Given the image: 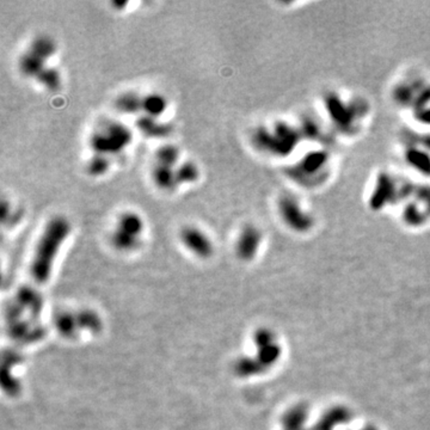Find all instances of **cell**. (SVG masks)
<instances>
[{
  "label": "cell",
  "mask_w": 430,
  "mask_h": 430,
  "mask_svg": "<svg viewBox=\"0 0 430 430\" xmlns=\"http://www.w3.org/2000/svg\"><path fill=\"white\" fill-rule=\"evenodd\" d=\"M70 233L71 223L65 216H54L48 221L37 243L30 268V273L36 282L43 283L49 278L55 256Z\"/></svg>",
  "instance_id": "obj_1"
},
{
  "label": "cell",
  "mask_w": 430,
  "mask_h": 430,
  "mask_svg": "<svg viewBox=\"0 0 430 430\" xmlns=\"http://www.w3.org/2000/svg\"><path fill=\"white\" fill-rule=\"evenodd\" d=\"M252 142L258 150L275 157L290 154L297 144V130L290 123L275 122L273 128L257 127L252 133Z\"/></svg>",
  "instance_id": "obj_2"
},
{
  "label": "cell",
  "mask_w": 430,
  "mask_h": 430,
  "mask_svg": "<svg viewBox=\"0 0 430 430\" xmlns=\"http://www.w3.org/2000/svg\"><path fill=\"white\" fill-rule=\"evenodd\" d=\"M133 133L121 122H108L90 136V147L95 154H119L132 142Z\"/></svg>",
  "instance_id": "obj_3"
},
{
  "label": "cell",
  "mask_w": 430,
  "mask_h": 430,
  "mask_svg": "<svg viewBox=\"0 0 430 430\" xmlns=\"http://www.w3.org/2000/svg\"><path fill=\"white\" fill-rule=\"evenodd\" d=\"M278 213L285 225L295 232H306L313 226V218L298 198L284 195L278 199Z\"/></svg>",
  "instance_id": "obj_4"
},
{
  "label": "cell",
  "mask_w": 430,
  "mask_h": 430,
  "mask_svg": "<svg viewBox=\"0 0 430 430\" xmlns=\"http://www.w3.org/2000/svg\"><path fill=\"white\" fill-rule=\"evenodd\" d=\"M181 242L196 256L207 258L213 253L212 240L204 231L195 226H185L180 233Z\"/></svg>",
  "instance_id": "obj_5"
},
{
  "label": "cell",
  "mask_w": 430,
  "mask_h": 430,
  "mask_svg": "<svg viewBox=\"0 0 430 430\" xmlns=\"http://www.w3.org/2000/svg\"><path fill=\"white\" fill-rule=\"evenodd\" d=\"M262 231L253 223H246L240 231L236 244V251L239 258L250 261L257 253L258 247L262 243Z\"/></svg>",
  "instance_id": "obj_6"
},
{
  "label": "cell",
  "mask_w": 430,
  "mask_h": 430,
  "mask_svg": "<svg viewBox=\"0 0 430 430\" xmlns=\"http://www.w3.org/2000/svg\"><path fill=\"white\" fill-rule=\"evenodd\" d=\"M136 128L144 135L153 139H164L174 132V126L167 122H161L159 119L142 115L136 120Z\"/></svg>",
  "instance_id": "obj_7"
},
{
  "label": "cell",
  "mask_w": 430,
  "mask_h": 430,
  "mask_svg": "<svg viewBox=\"0 0 430 430\" xmlns=\"http://www.w3.org/2000/svg\"><path fill=\"white\" fill-rule=\"evenodd\" d=\"M144 220L140 214L136 212H123L118 219V226L116 228L120 231L127 233V235L135 237L140 239L141 233L144 231Z\"/></svg>",
  "instance_id": "obj_8"
},
{
  "label": "cell",
  "mask_w": 430,
  "mask_h": 430,
  "mask_svg": "<svg viewBox=\"0 0 430 430\" xmlns=\"http://www.w3.org/2000/svg\"><path fill=\"white\" fill-rule=\"evenodd\" d=\"M142 99L144 96L136 94V92H123L116 97L113 106L120 112L134 115V113L142 112Z\"/></svg>",
  "instance_id": "obj_9"
},
{
  "label": "cell",
  "mask_w": 430,
  "mask_h": 430,
  "mask_svg": "<svg viewBox=\"0 0 430 430\" xmlns=\"http://www.w3.org/2000/svg\"><path fill=\"white\" fill-rule=\"evenodd\" d=\"M46 60L40 58L39 55L34 54L33 51L27 49L22 56L19 58V71L23 75L27 78H37L41 72L46 68Z\"/></svg>",
  "instance_id": "obj_10"
},
{
  "label": "cell",
  "mask_w": 430,
  "mask_h": 430,
  "mask_svg": "<svg viewBox=\"0 0 430 430\" xmlns=\"http://www.w3.org/2000/svg\"><path fill=\"white\" fill-rule=\"evenodd\" d=\"M152 178L154 184L161 189V190L172 191L178 187L175 168L172 167L164 166V165L156 163L152 170Z\"/></svg>",
  "instance_id": "obj_11"
},
{
  "label": "cell",
  "mask_w": 430,
  "mask_h": 430,
  "mask_svg": "<svg viewBox=\"0 0 430 430\" xmlns=\"http://www.w3.org/2000/svg\"><path fill=\"white\" fill-rule=\"evenodd\" d=\"M167 109V99L163 95L157 94H149L144 96L142 99V112L144 115L151 116V118L159 119L160 115L166 111Z\"/></svg>",
  "instance_id": "obj_12"
},
{
  "label": "cell",
  "mask_w": 430,
  "mask_h": 430,
  "mask_svg": "<svg viewBox=\"0 0 430 430\" xmlns=\"http://www.w3.org/2000/svg\"><path fill=\"white\" fill-rule=\"evenodd\" d=\"M29 50L34 54L39 55L43 60L48 61L56 53V43L51 37L47 35L36 36L29 46Z\"/></svg>",
  "instance_id": "obj_13"
},
{
  "label": "cell",
  "mask_w": 430,
  "mask_h": 430,
  "mask_svg": "<svg viewBox=\"0 0 430 430\" xmlns=\"http://www.w3.org/2000/svg\"><path fill=\"white\" fill-rule=\"evenodd\" d=\"M181 152L180 149L176 145H163L156 151V161L157 164L164 165L175 168L177 166L178 161H180Z\"/></svg>",
  "instance_id": "obj_14"
},
{
  "label": "cell",
  "mask_w": 430,
  "mask_h": 430,
  "mask_svg": "<svg viewBox=\"0 0 430 430\" xmlns=\"http://www.w3.org/2000/svg\"><path fill=\"white\" fill-rule=\"evenodd\" d=\"M176 174V181L180 184H191L195 183L199 178L198 166L194 161H184L175 168Z\"/></svg>",
  "instance_id": "obj_15"
},
{
  "label": "cell",
  "mask_w": 430,
  "mask_h": 430,
  "mask_svg": "<svg viewBox=\"0 0 430 430\" xmlns=\"http://www.w3.org/2000/svg\"><path fill=\"white\" fill-rule=\"evenodd\" d=\"M350 417V414L348 410L343 408H337L330 410L328 414L324 415V417L321 419V422L318 423L317 430H330L331 426L339 424V423L346 422L347 419Z\"/></svg>",
  "instance_id": "obj_16"
},
{
  "label": "cell",
  "mask_w": 430,
  "mask_h": 430,
  "mask_svg": "<svg viewBox=\"0 0 430 430\" xmlns=\"http://www.w3.org/2000/svg\"><path fill=\"white\" fill-rule=\"evenodd\" d=\"M36 80L49 91H58L61 86V74L54 67H46L37 75Z\"/></svg>",
  "instance_id": "obj_17"
},
{
  "label": "cell",
  "mask_w": 430,
  "mask_h": 430,
  "mask_svg": "<svg viewBox=\"0 0 430 430\" xmlns=\"http://www.w3.org/2000/svg\"><path fill=\"white\" fill-rule=\"evenodd\" d=\"M110 168V159L108 156L104 154H94L88 165H86V171L92 177H101L105 175Z\"/></svg>",
  "instance_id": "obj_18"
},
{
  "label": "cell",
  "mask_w": 430,
  "mask_h": 430,
  "mask_svg": "<svg viewBox=\"0 0 430 430\" xmlns=\"http://www.w3.org/2000/svg\"><path fill=\"white\" fill-rule=\"evenodd\" d=\"M111 243L118 250L129 251V250L136 249L140 243V239L127 235V233L115 228V231H113L111 235Z\"/></svg>",
  "instance_id": "obj_19"
},
{
  "label": "cell",
  "mask_w": 430,
  "mask_h": 430,
  "mask_svg": "<svg viewBox=\"0 0 430 430\" xmlns=\"http://www.w3.org/2000/svg\"><path fill=\"white\" fill-rule=\"evenodd\" d=\"M306 417H307V409H305V407H298L294 410H291L284 417L285 429L301 430L300 426L304 424Z\"/></svg>",
  "instance_id": "obj_20"
},
{
  "label": "cell",
  "mask_w": 430,
  "mask_h": 430,
  "mask_svg": "<svg viewBox=\"0 0 430 430\" xmlns=\"http://www.w3.org/2000/svg\"><path fill=\"white\" fill-rule=\"evenodd\" d=\"M112 5H113V8H116V9H119L120 6H122V8H125V6L127 5V3H118V2H115V3H112Z\"/></svg>",
  "instance_id": "obj_21"
},
{
  "label": "cell",
  "mask_w": 430,
  "mask_h": 430,
  "mask_svg": "<svg viewBox=\"0 0 430 430\" xmlns=\"http://www.w3.org/2000/svg\"><path fill=\"white\" fill-rule=\"evenodd\" d=\"M362 430H377V429L374 428V426H366V428L362 429Z\"/></svg>",
  "instance_id": "obj_22"
}]
</instances>
